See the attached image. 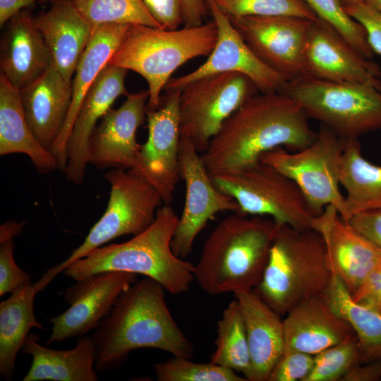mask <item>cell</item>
Masks as SVG:
<instances>
[{"label":"cell","instance_id":"obj_1","mask_svg":"<svg viewBox=\"0 0 381 381\" xmlns=\"http://www.w3.org/2000/svg\"><path fill=\"white\" fill-rule=\"evenodd\" d=\"M300 104L279 92L257 93L224 123L202 157L210 176L238 171L283 147L302 150L316 138Z\"/></svg>","mask_w":381,"mask_h":381},{"label":"cell","instance_id":"obj_2","mask_svg":"<svg viewBox=\"0 0 381 381\" xmlns=\"http://www.w3.org/2000/svg\"><path fill=\"white\" fill-rule=\"evenodd\" d=\"M164 288L149 278L135 282L90 335L97 352L95 370H114L136 349L151 348L191 358L193 347L174 320Z\"/></svg>","mask_w":381,"mask_h":381},{"label":"cell","instance_id":"obj_3","mask_svg":"<svg viewBox=\"0 0 381 381\" xmlns=\"http://www.w3.org/2000/svg\"><path fill=\"white\" fill-rule=\"evenodd\" d=\"M277 230V224L269 217L232 212L205 240L194 265V280L210 296L254 289Z\"/></svg>","mask_w":381,"mask_h":381},{"label":"cell","instance_id":"obj_4","mask_svg":"<svg viewBox=\"0 0 381 381\" xmlns=\"http://www.w3.org/2000/svg\"><path fill=\"white\" fill-rule=\"evenodd\" d=\"M178 220L175 210L164 204L146 230L126 242L92 250L63 273L75 281L105 271L140 274L157 281L171 294H184L194 281V265L172 250Z\"/></svg>","mask_w":381,"mask_h":381},{"label":"cell","instance_id":"obj_5","mask_svg":"<svg viewBox=\"0 0 381 381\" xmlns=\"http://www.w3.org/2000/svg\"><path fill=\"white\" fill-rule=\"evenodd\" d=\"M332 276L318 231L277 224L267 265L254 290L284 316L299 303L323 295Z\"/></svg>","mask_w":381,"mask_h":381},{"label":"cell","instance_id":"obj_6","mask_svg":"<svg viewBox=\"0 0 381 381\" xmlns=\"http://www.w3.org/2000/svg\"><path fill=\"white\" fill-rule=\"evenodd\" d=\"M217 39L213 20L176 30L129 25L108 64L133 71L146 80L147 108L153 110L159 107L161 93L174 72L189 60L209 56Z\"/></svg>","mask_w":381,"mask_h":381},{"label":"cell","instance_id":"obj_7","mask_svg":"<svg viewBox=\"0 0 381 381\" xmlns=\"http://www.w3.org/2000/svg\"><path fill=\"white\" fill-rule=\"evenodd\" d=\"M110 185L107 209L93 225L84 241L61 263L47 270L35 283L38 291L72 262L92 250L123 235H138L155 221L158 209L164 205L157 188L132 169H112L104 175Z\"/></svg>","mask_w":381,"mask_h":381},{"label":"cell","instance_id":"obj_8","mask_svg":"<svg viewBox=\"0 0 381 381\" xmlns=\"http://www.w3.org/2000/svg\"><path fill=\"white\" fill-rule=\"evenodd\" d=\"M279 92L297 101L308 118L345 140L381 128V90L373 85L303 75L286 80Z\"/></svg>","mask_w":381,"mask_h":381},{"label":"cell","instance_id":"obj_9","mask_svg":"<svg viewBox=\"0 0 381 381\" xmlns=\"http://www.w3.org/2000/svg\"><path fill=\"white\" fill-rule=\"evenodd\" d=\"M346 140L322 125L314 141L305 148L290 151L283 147L266 152L260 160L291 179L303 193L315 217L327 205L344 214L340 170Z\"/></svg>","mask_w":381,"mask_h":381},{"label":"cell","instance_id":"obj_10","mask_svg":"<svg viewBox=\"0 0 381 381\" xmlns=\"http://www.w3.org/2000/svg\"><path fill=\"white\" fill-rule=\"evenodd\" d=\"M217 188L233 198L239 212L265 216L278 225L312 229L315 217L297 185L260 160L242 169L212 176Z\"/></svg>","mask_w":381,"mask_h":381},{"label":"cell","instance_id":"obj_11","mask_svg":"<svg viewBox=\"0 0 381 381\" xmlns=\"http://www.w3.org/2000/svg\"><path fill=\"white\" fill-rule=\"evenodd\" d=\"M258 90L246 76L234 72L209 75L181 90V138L203 153L224 123Z\"/></svg>","mask_w":381,"mask_h":381},{"label":"cell","instance_id":"obj_12","mask_svg":"<svg viewBox=\"0 0 381 381\" xmlns=\"http://www.w3.org/2000/svg\"><path fill=\"white\" fill-rule=\"evenodd\" d=\"M179 170L185 184L186 196L171 247L178 257L184 259L191 253L196 238L210 221L219 212H239V206L214 185L194 144L181 138Z\"/></svg>","mask_w":381,"mask_h":381},{"label":"cell","instance_id":"obj_13","mask_svg":"<svg viewBox=\"0 0 381 381\" xmlns=\"http://www.w3.org/2000/svg\"><path fill=\"white\" fill-rule=\"evenodd\" d=\"M229 18L265 64L287 80L304 75L305 48L313 20L285 16Z\"/></svg>","mask_w":381,"mask_h":381},{"label":"cell","instance_id":"obj_14","mask_svg":"<svg viewBox=\"0 0 381 381\" xmlns=\"http://www.w3.org/2000/svg\"><path fill=\"white\" fill-rule=\"evenodd\" d=\"M136 281V274L119 271L101 272L76 281L64 293L69 308L49 318L52 327L45 344L94 331L111 313L119 296Z\"/></svg>","mask_w":381,"mask_h":381},{"label":"cell","instance_id":"obj_15","mask_svg":"<svg viewBox=\"0 0 381 381\" xmlns=\"http://www.w3.org/2000/svg\"><path fill=\"white\" fill-rule=\"evenodd\" d=\"M217 28V39L207 60L193 71L174 78L165 91L179 90L190 82L212 74L234 72L248 77L260 92H279L287 80L253 53L229 18L212 1L205 0Z\"/></svg>","mask_w":381,"mask_h":381},{"label":"cell","instance_id":"obj_16","mask_svg":"<svg viewBox=\"0 0 381 381\" xmlns=\"http://www.w3.org/2000/svg\"><path fill=\"white\" fill-rule=\"evenodd\" d=\"M159 107L147 109V138L140 145L138 167L132 169L151 182L165 205H170L179 181L181 90L166 91Z\"/></svg>","mask_w":381,"mask_h":381},{"label":"cell","instance_id":"obj_17","mask_svg":"<svg viewBox=\"0 0 381 381\" xmlns=\"http://www.w3.org/2000/svg\"><path fill=\"white\" fill-rule=\"evenodd\" d=\"M304 75L318 79L359 83L381 90L380 67L361 55L332 27L313 20L304 53Z\"/></svg>","mask_w":381,"mask_h":381},{"label":"cell","instance_id":"obj_18","mask_svg":"<svg viewBox=\"0 0 381 381\" xmlns=\"http://www.w3.org/2000/svg\"><path fill=\"white\" fill-rule=\"evenodd\" d=\"M311 227L323 239L332 274L342 282L351 295L381 266V248L358 234L335 207L326 206L313 217Z\"/></svg>","mask_w":381,"mask_h":381},{"label":"cell","instance_id":"obj_19","mask_svg":"<svg viewBox=\"0 0 381 381\" xmlns=\"http://www.w3.org/2000/svg\"><path fill=\"white\" fill-rule=\"evenodd\" d=\"M117 109L111 108L96 126L89 143V163L97 169H135L140 145L138 128L147 119V90L128 94Z\"/></svg>","mask_w":381,"mask_h":381},{"label":"cell","instance_id":"obj_20","mask_svg":"<svg viewBox=\"0 0 381 381\" xmlns=\"http://www.w3.org/2000/svg\"><path fill=\"white\" fill-rule=\"evenodd\" d=\"M128 71L107 64L87 94L78 110L67 144L66 179L83 182L89 163V143L97 122L111 109L116 99L128 95L125 78Z\"/></svg>","mask_w":381,"mask_h":381},{"label":"cell","instance_id":"obj_21","mask_svg":"<svg viewBox=\"0 0 381 381\" xmlns=\"http://www.w3.org/2000/svg\"><path fill=\"white\" fill-rule=\"evenodd\" d=\"M285 316L284 353L299 351L314 356L356 335L323 295L299 303Z\"/></svg>","mask_w":381,"mask_h":381},{"label":"cell","instance_id":"obj_22","mask_svg":"<svg viewBox=\"0 0 381 381\" xmlns=\"http://www.w3.org/2000/svg\"><path fill=\"white\" fill-rule=\"evenodd\" d=\"M244 321L250 358L248 381H268L284 354L282 316L253 289L235 294Z\"/></svg>","mask_w":381,"mask_h":381},{"label":"cell","instance_id":"obj_23","mask_svg":"<svg viewBox=\"0 0 381 381\" xmlns=\"http://www.w3.org/2000/svg\"><path fill=\"white\" fill-rule=\"evenodd\" d=\"M6 24L1 46V74L20 90L49 70L52 60L30 13L23 10Z\"/></svg>","mask_w":381,"mask_h":381},{"label":"cell","instance_id":"obj_24","mask_svg":"<svg viewBox=\"0 0 381 381\" xmlns=\"http://www.w3.org/2000/svg\"><path fill=\"white\" fill-rule=\"evenodd\" d=\"M34 20L49 49L52 66L72 83L95 26L70 0H54L49 8L34 17Z\"/></svg>","mask_w":381,"mask_h":381},{"label":"cell","instance_id":"obj_25","mask_svg":"<svg viewBox=\"0 0 381 381\" xmlns=\"http://www.w3.org/2000/svg\"><path fill=\"white\" fill-rule=\"evenodd\" d=\"M129 25L103 24L95 26L92 37L76 66L72 80V101L64 128L50 152L64 171L67 144L82 102L121 44Z\"/></svg>","mask_w":381,"mask_h":381},{"label":"cell","instance_id":"obj_26","mask_svg":"<svg viewBox=\"0 0 381 381\" xmlns=\"http://www.w3.org/2000/svg\"><path fill=\"white\" fill-rule=\"evenodd\" d=\"M20 96L32 131L40 144L50 152L64 128L71 107L72 83L52 66L20 90Z\"/></svg>","mask_w":381,"mask_h":381},{"label":"cell","instance_id":"obj_27","mask_svg":"<svg viewBox=\"0 0 381 381\" xmlns=\"http://www.w3.org/2000/svg\"><path fill=\"white\" fill-rule=\"evenodd\" d=\"M22 351L32 357V363L23 381H97L96 348L91 336L78 338L73 348L49 349L40 344L36 334H29Z\"/></svg>","mask_w":381,"mask_h":381},{"label":"cell","instance_id":"obj_28","mask_svg":"<svg viewBox=\"0 0 381 381\" xmlns=\"http://www.w3.org/2000/svg\"><path fill=\"white\" fill-rule=\"evenodd\" d=\"M26 155L40 172L58 168L52 154L38 141L28 122L20 90L0 75V155Z\"/></svg>","mask_w":381,"mask_h":381},{"label":"cell","instance_id":"obj_29","mask_svg":"<svg viewBox=\"0 0 381 381\" xmlns=\"http://www.w3.org/2000/svg\"><path fill=\"white\" fill-rule=\"evenodd\" d=\"M34 284L12 292L0 303V375L12 380L18 352L32 328L44 329L34 312Z\"/></svg>","mask_w":381,"mask_h":381},{"label":"cell","instance_id":"obj_30","mask_svg":"<svg viewBox=\"0 0 381 381\" xmlns=\"http://www.w3.org/2000/svg\"><path fill=\"white\" fill-rule=\"evenodd\" d=\"M339 181L346 193L345 220L358 212L381 208V166L364 158L358 139L346 140Z\"/></svg>","mask_w":381,"mask_h":381},{"label":"cell","instance_id":"obj_31","mask_svg":"<svg viewBox=\"0 0 381 381\" xmlns=\"http://www.w3.org/2000/svg\"><path fill=\"white\" fill-rule=\"evenodd\" d=\"M323 296L352 327L363 362L381 361V313L356 302L342 282L334 274Z\"/></svg>","mask_w":381,"mask_h":381},{"label":"cell","instance_id":"obj_32","mask_svg":"<svg viewBox=\"0 0 381 381\" xmlns=\"http://www.w3.org/2000/svg\"><path fill=\"white\" fill-rule=\"evenodd\" d=\"M215 350L210 362L248 373L250 358L247 334L237 300L231 301L217 322Z\"/></svg>","mask_w":381,"mask_h":381},{"label":"cell","instance_id":"obj_33","mask_svg":"<svg viewBox=\"0 0 381 381\" xmlns=\"http://www.w3.org/2000/svg\"><path fill=\"white\" fill-rule=\"evenodd\" d=\"M93 26L103 24L142 25L162 28L143 0H70Z\"/></svg>","mask_w":381,"mask_h":381},{"label":"cell","instance_id":"obj_34","mask_svg":"<svg viewBox=\"0 0 381 381\" xmlns=\"http://www.w3.org/2000/svg\"><path fill=\"white\" fill-rule=\"evenodd\" d=\"M364 363L356 335L314 355L313 369L305 381H341L355 365Z\"/></svg>","mask_w":381,"mask_h":381},{"label":"cell","instance_id":"obj_35","mask_svg":"<svg viewBox=\"0 0 381 381\" xmlns=\"http://www.w3.org/2000/svg\"><path fill=\"white\" fill-rule=\"evenodd\" d=\"M173 356L154 365L158 381H247L232 369L211 362L195 363Z\"/></svg>","mask_w":381,"mask_h":381},{"label":"cell","instance_id":"obj_36","mask_svg":"<svg viewBox=\"0 0 381 381\" xmlns=\"http://www.w3.org/2000/svg\"><path fill=\"white\" fill-rule=\"evenodd\" d=\"M229 17L294 16L318 18L304 0H209Z\"/></svg>","mask_w":381,"mask_h":381},{"label":"cell","instance_id":"obj_37","mask_svg":"<svg viewBox=\"0 0 381 381\" xmlns=\"http://www.w3.org/2000/svg\"><path fill=\"white\" fill-rule=\"evenodd\" d=\"M317 17L332 27L364 57L372 59L363 28L345 11L339 0H304Z\"/></svg>","mask_w":381,"mask_h":381},{"label":"cell","instance_id":"obj_38","mask_svg":"<svg viewBox=\"0 0 381 381\" xmlns=\"http://www.w3.org/2000/svg\"><path fill=\"white\" fill-rule=\"evenodd\" d=\"M13 238H0V296L32 284L30 275L16 262Z\"/></svg>","mask_w":381,"mask_h":381},{"label":"cell","instance_id":"obj_39","mask_svg":"<svg viewBox=\"0 0 381 381\" xmlns=\"http://www.w3.org/2000/svg\"><path fill=\"white\" fill-rule=\"evenodd\" d=\"M314 364V356L303 352L284 353L268 381H305Z\"/></svg>","mask_w":381,"mask_h":381},{"label":"cell","instance_id":"obj_40","mask_svg":"<svg viewBox=\"0 0 381 381\" xmlns=\"http://www.w3.org/2000/svg\"><path fill=\"white\" fill-rule=\"evenodd\" d=\"M344 10L363 28L373 52L381 56V11L365 2L345 8Z\"/></svg>","mask_w":381,"mask_h":381},{"label":"cell","instance_id":"obj_41","mask_svg":"<svg viewBox=\"0 0 381 381\" xmlns=\"http://www.w3.org/2000/svg\"><path fill=\"white\" fill-rule=\"evenodd\" d=\"M163 29L176 30L183 23L181 0H143Z\"/></svg>","mask_w":381,"mask_h":381},{"label":"cell","instance_id":"obj_42","mask_svg":"<svg viewBox=\"0 0 381 381\" xmlns=\"http://www.w3.org/2000/svg\"><path fill=\"white\" fill-rule=\"evenodd\" d=\"M348 222L358 234L381 248V208L358 212Z\"/></svg>","mask_w":381,"mask_h":381},{"label":"cell","instance_id":"obj_43","mask_svg":"<svg viewBox=\"0 0 381 381\" xmlns=\"http://www.w3.org/2000/svg\"><path fill=\"white\" fill-rule=\"evenodd\" d=\"M351 296L356 302L381 313V266L365 279Z\"/></svg>","mask_w":381,"mask_h":381},{"label":"cell","instance_id":"obj_44","mask_svg":"<svg viewBox=\"0 0 381 381\" xmlns=\"http://www.w3.org/2000/svg\"><path fill=\"white\" fill-rule=\"evenodd\" d=\"M181 2L184 26L194 27L204 23L208 10L205 0H181Z\"/></svg>","mask_w":381,"mask_h":381},{"label":"cell","instance_id":"obj_45","mask_svg":"<svg viewBox=\"0 0 381 381\" xmlns=\"http://www.w3.org/2000/svg\"><path fill=\"white\" fill-rule=\"evenodd\" d=\"M377 380H381V361L357 364L341 380V381Z\"/></svg>","mask_w":381,"mask_h":381},{"label":"cell","instance_id":"obj_46","mask_svg":"<svg viewBox=\"0 0 381 381\" xmlns=\"http://www.w3.org/2000/svg\"><path fill=\"white\" fill-rule=\"evenodd\" d=\"M39 0H0V25L6 24L11 18L25 8Z\"/></svg>","mask_w":381,"mask_h":381},{"label":"cell","instance_id":"obj_47","mask_svg":"<svg viewBox=\"0 0 381 381\" xmlns=\"http://www.w3.org/2000/svg\"><path fill=\"white\" fill-rule=\"evenodd\" d=\"M24 222L7 221L0 226V238H14L19 236L23 229Z\"/></svg>","mask_w":381,"mask_h":381},{"label":"cell","instance_id":"obj_48","mask_svg":"<svg viewBox=\"0 0 381 381\" xmlns=\"http://www.w3.org/2000/svg\"><path fill=\"white\" fill-rule=\"evenodd\" d=\"M339 1H340L344 8L353 6L363 2H365V0H339Z\"/></svg>","mask_w":381,"mask_h":381},{"label":"cell","instance_id":"obj_49","mask_svg":"<svg viewBox=\"0 0 381 381\" xmlns=\"http://www.w3.org/2000/svg\"><path fill=\"white\" fill-rule=\"evenodd\" d=\"M365 3L374 8L381 11V0H365Z\"/></svg>","mask_w":381,"mask_h":381}]
</instances>
